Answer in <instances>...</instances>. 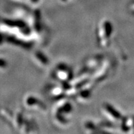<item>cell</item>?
I'll list each match as a JSON object with an SVG mask.
<instances>
[{"mask_svg":"<svg viewBox=\"0 0 134 134\" xmlns=\"http://www.w3.org/2000/svg\"><path fill=\"white\" fill-rule=\"evenodd\" d=\"M35 58L36 61L42 66H47L49 64L47 57L44 56L41 51H36V53H35Z\"/></svg>","mask_w":134,"mask_h":134,"instance_id":"obj_9","label":"cell"},{"mask_svg":"<svg viewBox=\"0 0 134 134\" xmlns=\"http://www.w3.org/2000/svg\"><path fill=\"white\" fill-rule=\"evenodd\" d=\"M55 78L62 82H67L71 80L72 77V71L71 69L64 64L58 66L53 72Z\"/></svg>","mask_w":134,"mask_h":134,"instance_id":"obj_4","label":"cell"},{"mask_svg":"<svg viewBox=\"0 0 134 134\" xmlns=\"http://www.w3.org/2000/svg\"><path fill=\"white\" fill-rule=\"evenodd\" d=\"M25 105L27 108L35 110H41L45 108V106L41 102V100H38L35 97L31 95L27 96L25 99Z\"/></svg>","mask_w":134,"mask_h":134,"instance_id":"obj_7","label":"cell"},{"mask_svg":"<svg viewBox=\"0 0 134 134\" xmlns=\"http://www.w3.org/2000/svg\"><path fill=\"white\" fill-rule=\"evenodd\" d=\"M65 90H66V88L63 86H55L50 91V95L53 98H61L64 94Z\"/></svg>","mask_w":134,"mask_h":134,"instance_id":"obj_8","label":"cell"},{"mask_svg":"<svg viewBox=\"0 0 134 134\" xmlns=\"http://www.w3.org/2000/svg\"><path fill=\"white\" fill-rule=\"evenodd\" d=\"M29 1H30L32 4H36V3H37L38 0H29Z\"/></svg>","mask_w":134,"mask_h":134,"instance_id":"obj_12","label":"cell"},{"mask_svg":"<svg viewBox=\"0 0 134 134\" xmlns=\"http://www.w3.org/2000/svg\"><path fill=\"white\" fill-rule=\"evenodd\" d=\"M102 60L103 57L101 55H96L88 58L86 61L83 66L84 68L83 72H88L97 69L98 67H99L100 64L102 63Z\"/></svg>","mask_w":134,"mask_h":134,"instance_id":"obj_6","label":"cell"},{"mask_svg":"<svg viewBox=\"0 0 134 134\" xmlns=\"http://www.w3.org/2000/svg\"><path fill=\"white\" fill-rule=\"evenodd\" d=\"M113 31L111 23L108 20H103L97 27V40L101 47H107L109 44Z\"/></svg>","mask_w":134,"mask_h":134,"instance_id":"obj_1","label":"cell"},{"mask_svg":"<svg viewBox=\"0 0 134 134\" xmlns=\"http://www.w3.org/2000/svg\"><path fill=\"white\" fill-rule=\"evenodd\" d=\"M61 1H62V2H68L69 0H61Z\"/></svg>","mask_w":134,"mask_h":134,"instance_id":"obj_13","label":"cell"},{"mask_svg":"<svg viewBox=\"0 0 134 134\" xmlns=\"http://www.w3.org/2000/svg\"><path fill=\"white\" fill-rule=\"evenodd\" d=\"M103 113L107 117L108 120L111 122H115L121 119V114H120L113 106L110 105L108 103H105L102 108Z\"/></svg>","mask_w":134,"mask_h":134,"instance_id":"obj_5","label":"cell"},{"mask_svg":"<svg viewBox=\"0 0 134 134\" xmlns=\"http://www.w3.org/2000/svg\"><path fill=\"white\" fill-rule=\"evenodd\" d=\"M85 128L86 130H88V132L90 133H94L96 132V130H97V128L94 126V125L90 122H86V125H85Z\"/></svg>","mask_w":134,"mask_h":134,"instance_id":"obj_10","label":"cell"},{"mask_svg":"<svg viewBox=\"0 0 134 134\" xmlns=\"http://www.w3.org/2000/svg\"><path fill=\"white\" fill-rule=\"evenodd\" d=\"M6 66V63L3 60L0 59V68H5Z\"/></svg>","mask_w":134,"mask_h":134,"instance_id":"obj_11","label":"cell"},{"mask_svg":"<svg viewBox=\"0 0 134 134\" xmlns=\"http://www.w3.org/2000/svg\"><path fill=\"white\" fill-rule=\"evenodd\" d=\"M72 111V106L71 103L66 100L59 101L54 108L53 117L57 122L64 125L66 124L69 120L65 116L68 115Z\"/></svg>","mask_w":134,"mask_h":134,"instance_id":"obj_2","label":"cell"},{"mask_svg":"<svg viewBox=\"0 0 134 134\" xmlns=\"http://www.w3.org/2000/svg\"><path fill=\"white\" fill-rule=\"evenodd\" d=\"M111 62L109 60H106L105 62H102L99 66V68H97L95 74H94L92 77V80L94 82H99L103 80L109 75V71L111 69Z\"/></svg>","mask_w":134,"mask_h":134,"instance_id":"obj_3","label":"cell"}]
</instances>
